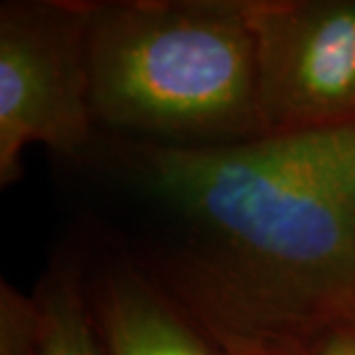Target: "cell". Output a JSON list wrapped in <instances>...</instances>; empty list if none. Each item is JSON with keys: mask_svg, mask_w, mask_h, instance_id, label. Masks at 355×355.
Here are the masks:
<instances>
[{"mask_svg": "<svg viewBox=\"0 0 355 355\" xmlns=\"http://www.w3.org/2000/svg\"><path fill=\"white\" fill-rule=\"evenodd\" d=\"M89 2L10 0L0 8V186L42 144L77 164L99 137L87 65Z\"/></svg>", "mask_w": 355, "mask_h": 355, "instance_id": "cell-3", "label": "cell"}, {"mask_svg": "<svg viewBox=\"0 0 355 355\" xmlns=\"http://www.w3.org/2000/svg\"><path fill=\"white\" fill-rule=\"evenodd\" d=\"M73 166L119 202L114 253L227 355L355 318V121L227 146L99 132Z\"/></svg>", "mask_w": 355, "mask_h": 355, "instance_id": "cell-1", "label": "cell"}, {"mask_svg": "<svg viewBox=\"0 0 355 355\" xmlns=\"http://www.w3.org/2000/svg\"><path fill=\"white\" fill-rule=\"evenodd\" d=\"M87 65L103 135L166 146L266 137L245 0L89 2Z\"/></svg>", "mask_w": 355, "mask_h": 355, "instance_id": "cell-2", "label": "cell"}, {"mask_svg": "<svg viewBox=\"0 0 355 355\" xmlns=\"http://www.w3.org/2000/svg\"><path fill=\"white\" fill-rule=\"evenodd\" d=\"M266 135L355 121V2L245 0Z\"/></svg>", "mask_w": 355, "mask_h": 355, "instance_id": "cell-4", "label": "cell"}, {"mask_svg": "<svg viewBox=\"0 0 355 355\" xmlns=\"http://www.w3.org/2000/svg\"><path fill=\"white\" fill-rule=\"evenodd\" d=\"M34 298L40 312L34 355H107L79 263H58Z\"/></svg>", "mask_w": 355, "mask_h": 355, "instance_id": "cell-6", "label": "cell"}, {"mask_svg": "<svg viewBox=\"0 0 355 355\" xmlns=\"http://www.w3.org/2000/svg\"><path fill=\"white\" fill-rule=\"evenodd\" d=\"M247 355H308V349H277V352H259Z\"/></svg>", "mask_w": 355, "mask_h": 355, "instance_id": "cell-9", "label": "cell"}, {"mask_svg": "<svg viewBox=\"0 0 355 355\" xmlns=\"http://www.w3.org/2000/svg\"><path fill=\"white\" fill-rule=\"evenodd\" d=\"M85 286L107 355H227L116 253L85 277Z\"/></svg>", "mask_w": 355, "mask_h": 355, "instance_id": "cell-5", "label": "cell"}, {"mask_svg": "<svg viewBox=\"0 0 355 355\" xmlns=\"http://www.w3.org/2000/svg\"><path fill=\"white\" fill-rule=\"evenodd\" d=\"M308 355H355V318L320 334L308 347Z\"/></svg>", "mask_w": 355, "mask_h": 355, "instance_id": "cell-8", "label": "cell"}, {"mask_svg": "<svg viewBox=\"0 0 355 355\" xmlns=\"http://www.w3.org/2000/svg\"><path fill=\"white\" fill-rule=\"evenodd\" d=\"M40 312L36 298L2 280L0 286V355H34Z\"/></svg>", "mask_w": 355, "mask_h": 355, "instance_id": "cell-7", "label": "cell"}]
</instances>
